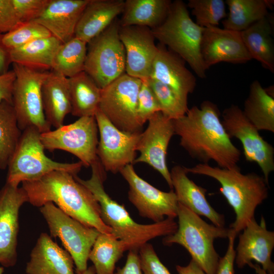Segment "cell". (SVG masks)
I'll return each mask as SVG.
<instances>
[{
    "instance_id": "cell-25",
    "label": "cell",
    "mask_w": 274,
    "mask_h": 274,
    "mask_svg": "<svg viewBox=\"0 0 274 274\" xmlns=\"http://www.w3.org/2000/svg\"><path fill=\"white\" fill-rule=\"evenodd\" d=\"M124 5L123 0H89L77 23L74 37L88 43L122 14Z\"/></svg>"
},
{
    "instance_id": "cell-9",
    "label": "cell",
    "mask_w": 274,
    "mask_h": 274,
    "mask_svg": "<svg viewBox=\"0 0 274 274\" xmlns=\"http://www.w3.org/2000/svg\"><path fill=\"white\" fill-rule=\"evenodd\" d=\"M12 64L16 75L12 105L19 128L22 131L33 127L41 133L50 131L51 126L46 119L42 98V85L49 72Z\"/></svg>"
},
{
    "instance_id": "cell-42",
    "label": "cell",
    "mask_w": 274,
    "mask_h": 274,
    "mask_svg": "<svg viewBox=\"0 0 274 274\" xmlns=\"http://www.w3.org/2000/svg\"><path fill=\"white\" fill-rule=\"evenodd\" d=\"M20 23L11 0H0V34L8 32Z\"/></svg>"
},
{
    "instance_id": "cell-48",
    "label": "cell",
    "mask_w": 274,
    "mask_h": 274,
    "mask_svg": "<svg viewBox=\"0 0 274 274\" xmlns=\"http://www.w3.org/2000/svg\"><path fill=\"white\" fill-rule=\"evenodd\" d=\"M250 267L253 268L257 274H267V272L263 269L259 264L251 263L249 265Z\"/></svg>"
},
{
    "instance_id": "cell-38",
    "label": "cell",
    "mask_w": 274,
    "mask_h": 274,
    "mask_svg": "<svg viewBox=\"0 0 274 274\" xmlns=\"http://www.w3.org/2000/svg\"><path fill=\"white\" fill-rule=\"evenodd\" d=\"M52 36L43 26L35 21L21 22L3 36L2 42L9 50L34 40Z\"/></svg>"
},
{
    "instance_id": "cell-16",
    "label": "cell",
    "mask_w": 274,
    "mask_h": 274,
    "mask_svg": "<svg viewBox=\"0 0 274 274\" xmlns=\"http://www.w3.org/2000/svg\"><path fill=\"white\" fill-rule=\"evenodd\" d=\"M148 125L142 132L136 151L139 156L133 163H146L159 172L173 189L170 171L167 167V148L172 136L175 135L173 120L160 111L153 115L148 121Z\"/></svg>"
},
{
    "instance_id": "cell-2",
    "label": "cell",
    "mask_w": 274,
    "mask_h": 274,
    "mask_svg": "<svg viewBox=\"0 0 274 274\" xmlns=\"http://www.w3.org/2000/svg\"><path fill=\"white\" fill-rule=\"evenodd\" d=\"M64 171H53L33 181L22 183L28 202L41 207L52 202L66 214L102 233L111 234V229L101 218L100 206L92 193Z\"/></svg>"
},
{
    "instance_id": "cell-29",
    "label": "cell",
    "mask_w": 274,
    "mask_h": 274,
    "mask_svg": "<svg viewBox=\"0 0 274 274\" xmlns=\"http://www.w3.org/2000/svg\"><path fill=\"white\" fill-rule=\"evenodd\" d=\"M269 89L264 88L258 80H254L242 111L258 130L274 132V98L272 88Z\"/></svg>"
},
{
    "instance_id": "cell-17",
    "label": "cell",
    "mask_w": 274,
    "mask_h": 274,
    "mask_svg": "<svg viewBox=\"0 0 274 274\" xmlns=\"http://www.w3.org/2000/svg\"><path fill=\"white\" fill-rule=\"evenodd\" d=\"M28 201L22 187L6 183L0 190V263L3 267H12L16 263L19 212Z\"/></svg>"
},
{
    "instance_id": "cell-36",
    "label": "cell",
    "mask_w": 274,
    "mask_h": 274,
    "mask_svg": "<svg viewBox=\"0 0 274 274\" xmlns=\"http://www.w3.org/2000/svg\"><path fill=\"white\" fill-rule=\"evenodd\" d=\"M225 2L223 0H189L187 6L201 27L217 26L227 16Z\"/></svg>"
},
{
    "instance_id": "cell-19",
    "label": "cell",
    "mask_w": 274,
    "mask_h": 274,
    "mask_svg": "<svg viewBox=\"0 0 274 274\" xmlns=\"http://www.w3.org/2000/svg\"><path fill=\"white\" fill-rule=\"evenodd\" d=\"M242 231L235 249V263L237 267L243 268L255 261L267 274H274L271 260L274 232L267 229L264 218L261 217L260 224L255 219L251 220Z\"/></svg>"
},
{
    "instance_id": "cell-15",
    "label": "cell",
    "mask_w": 274,
    "mask_h": 274,
    "mask_svg": "<svg viewBox=\"0 0 274 274\" xmlns=\"http://www.w3.org/2000/svg\"><path fill=\"white\" fill-rule=\"evenodd\" d=\"M94 117L99 134L97 156L105 170L116 174L133 164L142 132L129 133L120 130L99 108Z\"/></svg>"
},
{
    "instance_id": "cell-44",
    "label": "cell",
    "mask_w": 274,
    "mask_h": 274,
    "mask_svg": "<svg viewBox=\"0 0 274 274\" xmlns=\"http://www.w3.org/2000/svg\"><path fill=\"white\" fill-rule=\"evenodd\" d=\"M16 75L12 70L0 75V102L12 104V91Z\"/></svg>"
},
{
    "instance_id": "cell-10",
    "label": "cell",
    "mask_w": 274,
    "mask_h": 274,
    "mask_svg": "<svg viewBox=\"0 0 274 274\" xmlns=\"http://www.w3.org/2000/svg\"><path fill=\"white\" fill-rule=\"evenodd\" d=\"M40 210L51 236L59 237L72 256L77 274L84 271L90 252L100 232L71 217L52 202L46 203Z\"/></svg>"
},
{
    "instance_id": "cell-3",
    "label": "cell",
    "mask_w": 274,
    "mask_h": 274,
    "mask_svg": "<svg viewBox=\"0 0 274 274\" xmlns=\"http://www.w3.org/2000/svg\"><path fill=\"white\" fill-rule=\"evenodd\" d=\"M91 167V176L89 179L83 180L77 175L75 179L94 195L100 206L102 221L111 229V234L123 242L127 251H139L149 241L172 234L176 231L178 224L173 219L165 218L150 224L135 222L124 207L113 200L106 192L104 186L106 171L98 159Z\"/></svg>"
},
{
    "instance_id": "cell-46",
    "label": "cell",
    "mask_w": 274,
    "mask_h": 274,
    "mask_svg": "<svg viewBox=\"0 0 274 274\" xmlns=\"http://www.w3.org/2000/svg\"><path fill=\"white\" fill-rule=\"evenodd\" d=\"M3 36V35L0 34V75L8 72L9 66L11 63L9 50L2 42Z\"/></svg>"
},
{
    "instance_id": "cell-22",
    "label": "cell",
    "mask_w": 274,
    "mask_h": 274,
    "mask_svg": "<svg viewBox=\"0 0 274 274\" xmlns=\"http://www.w3.org/2000/svg\"><path fill=\"white\" fill-rule=\"evenodd\" d=\"M89 0H49L41 15L35 21L46 28L51 36L64 43L74 37L81 15Z\"/></svg>"
},
{
    "instance_id": "cell-7",
    "label": "cell",
    "mask_w": 274,
    "mask_h": 274,
    "mask_svg": "<svg viewBox=\"0 0 274 274\" xmlns=\"http://www.w3.org/2000/svg\"><path fill=\"white\" fill-rule=\"evenodd\" d=\"M41 133L33 127L22 131L19 142L8 165L6 183L19 186L20 183L37 180L53 171L77 175L83 166L81 161L62 163L45 154Z\"/></svg>"
},
{
    "instance_id": "cell-31",
    "label": "cell",
    "mask_w": 274,
    "mask_h": 274,
    "mask_svg": "<svg viewBox=\"0 0 274 274\" xmlns=\"http://www.w3.org/2000/svg\"><path fill=\"white\" fill-rule=\"evenodd\" d=\"M71 114L82 117L94 116L99 108L101 89L85 72L68 78Z\"/></svg>"
},
{
    "instance_id": "cell-14",
    "label": "cell",
    "mask_w": 274,
    "mask_h": 274,
    "mask_svg": "<svg viewBox=\"0 0 274 274\" xmlns=\"http://www.w3.org/2000/svg\"><path fill=\"white\" fill-rule=\"evenodd\" d=\"M119 173L128 184V199L141 216L154 223L162 221L165 217H177L178 201L173 189L164 192L156 188L141 178L132 164L126 166Z\"/></svg>"
},
{
    "instance_id": "cell-34",
    "label": "cell",
    "mask_w": 274,
    "mask_h": 274,
    "mask_svg": "<svg viewBox=\"0 0 274 274\" xmlns=\"http://www.w3.org/2000/svg\"><path fill=\"white\" fill-rule=\"evenodd\" d=\"M127 251L123 242L112 234L100 233L89 255L96 274H113L115 264Z\"/></svg>"
},
{
    "instance_id": "cell-12",
    "label": "cell",
    "mask_w": 274,
    "mask_h": 274,
    "mask_svg": "<svg viewBox=\"0 0 274 274\" xmlns=\"http://www.w3.org/2000/svg\"><path fill=\"white\" fill-rule=\"evenodd\" d=\"M98 128L94 116L80 117L74 122L41 133L45 149L61 150L76 156L89 167L97 159Z\"/></svg>"
},
{
    "instance_id": "cell-50",
    "label": "cell",
    "mask_w": 274,
    "mask_h": 274,
    "mask_svg": "<svg viewBox=\"0 0 274 274\" xmlns=\"http://www.w3.org/2000/svg\"><path fill=\"white\" fill-rule=\"evenodd\" d=\"M4 271V268L3 266H0V274H3Z\"/></svg>"
},
{
    "instance_id": "cell-26",
    "label": "cell",
    "mask_w": 274,
    "mask_h": 274,
    "mask_svg": "<svg viewBox=\"0 0 274 274\" xmlns=\"http://www.w3.org/2000/svg\"><path fill=\"white\" fill-rule=\"evenodd\" d=\"M42 98L48 123L56 128L63 125L72 109L68 78L54 71L49 72L42 85Z\"/></svg>"
},
{
    "instance_id": "cell-11",
    "label": "cell",
    "mask_w": 274,
    "mask_h": 274,
    "mask_svg": "<svg viewBox=\"0 0 274 274\" xmlns=\"http://www.w3.org/2000/svg\"><path fill=\"white\" fill-rule=\"evenodd\" d=\"M142 80L125 73L101 89L99 109L120 130L141 132L136 117L138 92Z\"/></svg>"
},
{
    "instance_id": "cell-1",
    "label": "cell",
    "mask_w": 274,
    "mask_h": 274,
    "mask_svg": "<svg viewBox=\"0 0 274 274\" xmlns=\"http://www.w3.org/2000/svg\"><path fill=\"white\" fill-rule=\"evenodd\" d=\"M173 122L180 145L192 158L204 164L213 160L221 168L237 166L241 151L227 133L216 104L204 100Z\"/></svg>"
},
{
    "instance_id": "cell-43",
    "label": "cell",
    "mask_w": 274,
    "mask_h": 274,
    "mask_svg": "<svg viewBox=\"0 0 274 274\" xmlns=\"http://www.w3.org/2000/svg\"><path fill=\"white\" fill-rule=\"evenodd\" d=\"M236 235V233L231 229L228 237V244L226 252L223 257H220L216 274H235L234 264L236 251L234 241Z\"/></svg>"
},
{
    "instance_id": "cell-32",
    "label": "cell",
    "mask_w": 274,
    "mask_h": 274,
    "mask_svg": "<svg viewBox=\"0 0 274 274\" xmlns=\"http://www.w3.org/2000/svg\"><path fill=\"white\" fill-rule=\"evenodd\" d=\"M229 13L222 21L224 28L241 32L268 15L273 2L266 0H226Z\"/></svg>"
},
{
    "instance_id": "cell-45",
    "label": "cell",
    "mask_w": 274,
    "mask_h": 274,
    "mask_svg": "<svg viewBox=\"0 0 274 274\" xmlns=\"http://www.w3.org/2000/svg\"><path fill=\"white\" fill-rule=\"evenodd\" d=\"M113 274H143L140 263L138 251L129 250L125 265L118 268Z\"/></svg>"
},
{
    "instance_id": "cell-28",
    "label": "cell",
    "mask_w": 274,
    "mask_h": 274,
    "mask_svg": "<svg viewBox=\"0 0 274 274\" xmlns=\"http://www.w3.org/2000/svg\"><path fill=\"white\" fill-rule=\"evenodd\" d=\"M271 22L267 15L241 31V33L252 59L257 60L264 68L273 73L274 43Z\"/></svg>"
},
{
    "instance_id": "cell-47",
    "label": "cell",
    "mask_w": 274,
    "mask_h": 274,
    "mask_svg": "<svg viewBox=\"0 0 274 274\" xmlns=\"http://www.w3.org/2000/svg\"><path fill=\"white\" fill-rule=\"evenodd\" d=\"M176 268L178 274H205L201 267L192 259L186 266L177 265Z\"/></svg>"
},
{
    "instance_id": "cell-41",
    "label": "cell",
    "mask_w": 274,
    "mask_h": 274,
    "mask_svg": "<svg viewBox=\"0 0 274 274\" xmlns=\"http://www.w3.org/2000/svg\"><path fill=\"white\" fill-rule=\"evenodd\" d=\"M49 0H11L20 22L33 21L47 7Z\"/></svg>"
},
{
    "instance_id": "cell-37",
    "label": "cell",
    "mask_w": 274,
    "mask_h": 274,
    "mask_svg": "<svg viewBox=\"0 0 274 274\" xmlns=\"http://www.w3.org/2000/svg\"><path fill=\"white\" fill-rule=\"evenodd\" d=\"M147 81L159 104L160 112L170 119L183 116L188 110L173 90L165 84L152 78Z\"/></svg>"
},
{
    "instance_id": "cell-5",
    "label": "cell",
    "mask_w": 274,
    "mask_h": 274,
    "mask_svg": "<svg viewBox=\"0 0 274 274\" xmlns=\"http://www.w3.org/2000/svg\"><path fill=\"white\" fill-rule=\"evenodd\" d=\"M177 217L176 231L164 236L163 244L182 246L205 274H216L220 257L214 242L218 238H228L231 229L207 223L200 216L179 202Z\"/></svg>"
},
{
    "instance_id": "cell-13",
    "label": "cell",
    "mask_w": 274,
    "mask_h": 274,
    "mask_svg": "<svg viewBox=\"0 0 274 274\" xmlns=\"http://www.w3.org/2000/svg\"><path fill=\"white\" fill-rule=\"evenodd\" d=\"M221 121L229 138L241 141L246 160L258 165L268 183L269 174L274 170L273 146L260 135L236 105H231L224 110Z\"/></svg>"
},
{
    "instance_id": "cell-49",
    "label": "cell",
    "mask_w": 274,
    "mask_h": 274,
    "mask_svg": "<svg viewBox=\"0 0 274 274\" xmlns=\"http://www.w3.org/2000/svg\"><path fill=\"white\" fill-rule=\"evenodd\" d=\"M80 274H96L95 273V270L94 269V266H91L89 267H87V268L83 272Z\"/></svg>"
},
{
    "instance_id": "cell-35",
    "label": "cell",
    "mask_w": 274,
    "mask_h": 274,
    "mask_svg": "<svg viewBox=\"0 0 274 274\" xmlns=\"http://www.w3.org/2000/svg\"><path fill=\"white\" fill-rule=\"evenodd\" d=\"M22 131L18 127L12 104L0 102V169L8 167Z\"/></svg>"
},
{
    "instance_id": "cell-21",
    "label": "cell",
    "mask_w": 274,
    "mask_h": 274,
    "mask_svg": "<svg viewBox=\"0 0 274 274\" xmlns=\"http://www.w3.org/2000/svg\"><path fill=\"white\" fill-rule=\"evenodd\" d=\"M157 47L150 78L168 86L188 106V96L194 91L196 85L195 76L180 56L160 43Z\"/></svg>"
},
{
    "instance_id": "cell-30",
    "label": "cell",
    "mask_w": 274,
    "mask_h": 274,
    "mask_svg": "<svg viewBox=\"0 0 274 274\" xmlns=\"http://www.w3.org/2000/svg\"><path fill=\"white\" fill-rule=\"evenodd\" d=\"M61 44L53 36L34 40L10 50L11 62L33 70L47 71L51 69L54 56Z\"/></svg>"
},
{
    "instance_id": "cell-40",
    "label": "cell",
    "mask_w": 274,
    "mask_h": 274,
    "mask_svg": "<svg viewBox=\"0 0 274 274\" xmlns=\"http://www.w3.org/2000/svg\"><path fill=\"white\" fill-rule=\"evenodd\" d=\"M143 274H171L157 256L153 246L147 243L138 251Z\"/></svg>"
},
{
    "instance_id": "cell-33",
    "label": "cell",
    "mask_w": 274,
    "mask_h": 274,
    "mask_svg": "<svg viewBox=\"0 0 274 274\" xmlns=\"http://www.w3.org/2000/svg\"><path fill=\"white\" fill-rule=\"evenodd\" d=\"M87 44L74 37L61 43L54 56L51 71L69 78L84 71Z\"/></svg>"
},
{
    "instance_id": "cell-6",
    "label": "cell",
    "mask_w": 274,
    "mask_h": 274,
    "mask_svg": "<svg viewBox=\"0 0 274 274\" xmlns=\"http://www.w3.org/2000/svg\"><path fill=\"white\" fill-rule=\"evenodd\" d=\"M184 2L172 3L164 21L152 29L159 43L180 56L201 79L206 77V68L201 53V43L204 28L190 17Z\"/></svg>"
},
{
    "instance_id": "cell-39",
    "label": "cell",
    "mask_w": 274,
    "mask_h": 274,
    "mask_svg": "<svg viewBox=\"0 0 274 274\" xmlns=\"http://www.w3.org/2000/svg\"><path fill=\"white\" fill-rule=\"evenodd\" d=\"M160 111L159 104L147 80H142L138 95L136 108L139 123L143 127L153 115Z\"/></svg>"
},
{
    "instance_id": "cell-4",
    "label": "cell",
    "mask_w": 274,
    "mask_h": 274,
    "mask_svg": "<svg viewBox=\"0 0 274 274\" xmlns=\"http://www.w3.org/2000/svg\"><path fill=\"white\" fill-rule=\"evenodd\" d=\"M185 169L187 173L208 176L219 182L220 192L235 213V220L229 228L237 235L255 219L257 207L268 196V183L263 177L255 173L243 174L238 166L224 168L200 163Z\"/></svg>"
},
{
    "instance_id": "cell-20",
    "label": "cell",
    "mask_w": 274,
    "mask_h": 274,
    "mask_svg": "<svg viewBox=\"0 0 274 274\" xmlns=\"http://www.w3.org/2000/svg\"><path fill=\"white\" fill-rule=\"evenodd\" d=\"M201 53L207 70L222 62L245 63L252 59L243 41L241 32L214 26L204 28Z\"/></svg>"
},
{
    "instance_id": "cell-18",
    "label": "cell",
    "mask_w": 274,
    "mask_h": 274,
    "mask_svg": "<svg viewBox=\"0 0 274 274\" xmlns=\"http://www.w3.org/2000/svg\"><path fill=\"white\" fill-rule=\"evenodd\" d=\"M119 37L125 52V73L141 80L150 78L158 50L151 29L140 26H120Z\"/></svg>"
},
{
    "instance_id": "cell-23",
    "label": "cell",
    "mask_w": 274,
    "mask_h": 274,
    "mask_svg": "<svg viewBox=\"0 0 274 274\" xmlns=\"http://www.w3.org/2000/svg\"><path fill=\"white\" fill-rule=\"evenodd\" d=\"M170 173L173 189L179 203L198 215L207 218L215 226L224 227V216L217 212L208 202L206 197L207 189L188 178L185 167L175 165Z\"/></svg>"
},
{
    "instance_id": "cell-8",
    "label": "cell",
    "mask_w": 274,
    "mask_h": 274,
    "mask_svg": "<svg viewBox=\"0 0 274 274\" xmlns=\"http://www.w3.org/2000/svg\"><path fill=\"white\" fill-rule=\"evenodd\" d=\"M116 19L87 46L84 71L102 89L125 73L126 56Z\"/></svg>"
},
{
    "instance_id": "cell-24",
    "label": "cell",
    "mask_w": 274,
    "mask_h": 274,
    "mask_svg": "<svg viewBox=\"0 0 274 274\" xmlns=\"http://www.w3.org/2000/svg\"><path fill=\"white\" fill-rule=\"evenodd\" d=\"M74 262L70 253L51 236L42 233L31 250L27 263V274H75Z\"/></svg>"
},
{
    "instance_id": "cell-27",
    "label": "cell",
    "mask_w": 274,
    "mask_h": 274,
    "mask_svg": "<svg viewBox=\"0 0 274 274\" xmlns=\"http://www.w3.org/2000/svg\"><path fill=\"white\" fill-rule=\"evenodd\" d=\"M172 3L169 0H126L119 20L120 25L153 29L164 21Z\"/></svg>"
}]
</instances>
